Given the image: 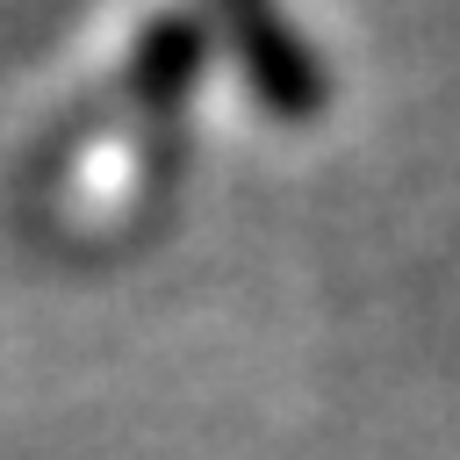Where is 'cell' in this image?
I'll use <instances>...</instances> for the list:
<instances>
[{
    "mask_svg": "<svg viewBox=\"0 0 460 460\" xmlns=\"http://www.w3.org/2000/svg\"><path fill=\"white\" fill-rule=\"evenodd\" d=\"M194 72H201V43L187 22H151L137 36L115 93L93 108V122H79L65 180H58L86 208V223L129 216L144 201V187L158 180V144L172 137V115H180Z\"/></svg>",
    "mask_w": 460,
    "mask_h": 460,
    "instance_id": "obj_1",
    "label": "cell"
}]
</instances>
